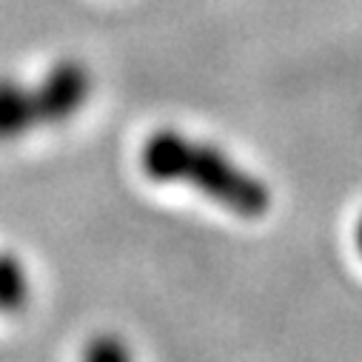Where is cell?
Masks as SVG:
<instances>
[{"label":"cell","mask_w":362,"mask_h":362,"mask_svg":"<svg viewBox=\"0 0 362 362\" xmlns=\"http://www.w3.org/2000/svg\"><path fill=\"white\" fill-rule=\"evenodd\" d=\"M88 98V71L74 60H60L32 92L37 123L69 120Z\"/></svg>","instance_id":"2"},{"label":"cell","mask_w":362,"mask_h":362,"mask_svg":"<svg viewBox=\"0 0 362 362\" xmlns=\"http://www.w3.org/2000/svg\"><path fill=\"white\" fill-rule=\"evenodd\" d=\"M356 245H359V254H362V220H359V228H356Z\"/></svg>","instance_id":"6"},{"label":"cell","mask_w":362,"mask_h":362,"mask_svg":"<svg viewBox=\"0 0 362 362\" xmlns=\"http://www.w3.org/2000/svg\"><path fill=\"white\" fill-rule=\"evenodd\" d=\"M143 171L157 183H192L240 217H259L271 206V192L223 151L192 143L177 132H157L143 146Z\"/></svg>","instance_id":"1"},{"label":"cell","mask_w":362,"mask_h":362,"mask_svg":"<svg viewBox=\"0 0 362 362\" xmlns=\"http://www.w3.org/2000/svg\"><path fill=\"white\" fill-rule=\"evenodd\" d=\"M37 126L32 92L18 80L0 77V140H15Z\"/></svg>","instance_id":"3"},{"label":"cell","mask_w":362,"mask_h":362,"mask_svg":"<svg viewBox=\"0 0 362 362\" xmlns=\"http://www.w3.org/2000/svg\"><path fill=\"white\" fill-rule=\"evenodd\" d=\"M29 300L26 268L15 254H0V314H15Z\"/></svg>","instance_id":"4"},{"label":"cell","mask_w":362,"mask_h":362,"mask_svg":"<svg viewBox=\"0 0 362 362\" xmlns=\"http://www.w3.org/2000/svg\"><path fill=\"white\" fill-rule=\"evenodd\" d=\"M126 354L129 351L117 339H112V337H100V339H95L92 345L86 348V356L95 359V362H103V359H126Z\"/></svg>","instance_id":"5"}]
</instances>
